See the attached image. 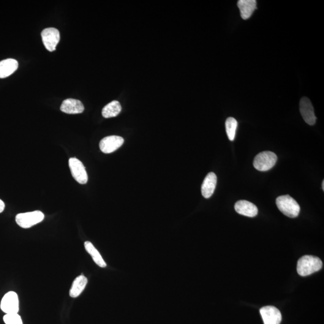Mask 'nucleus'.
<instances>
[{"mask_svg": "<svg viewBox=\"0 0 324 324\" xmlns=\"http://www.w3.org/2000/svg\"><path fill=\"white\" fill-rule=\"evenodd\" d=\"M322 266L323 263L319 258L305 255L298 260L296 270L301 276H307L320 270Z\"/></svg>", "mask_w": 324, "mask_h": 324, "instance_id": "f257e3e1", "label": "nucleus"}, {"mask_svg": "<svg viewBox=\"0 0 324 324\" xmlns=\"http://www.w3.org/2000/svg\"><path fill=\"white\" fill-rule=\"evenodd\" d=\"M276 205L283 214L291 218L297 217L300 211V206L298 203L288 195L280 196L277 198Z\"/></svg>", "mask_w": 324, "mask_h": 324, "instance_id": "f03ea898", "label": "nucleus"}, {"mask_svg": "<svg viewBox=\"0 0 324 324\" xmlns=\"http://www.w3.org/2000/svg\"><path fill=\"white\" fill-rule=\"evenodd\" d=\"M277 160L276 154L273 152L263 151L255 157L253 166L258 171H267L273 168Z\"/></svg>", "mask_w": 324, "mask_h": 324, "instance_id": "7ed1b4c3", "label": "nucleus"}, {"mask_svg": "<svg viewBox=\"0 0 324 324\" xmlns=\"http://www.w3.org/2000/svg\"><path fill=\"white\" fill-rule=\"evenodd\" d=\"M44 218V214L42 211L27 212L16 215V222L20 227L27 229L42 222Z\"/></svg>", "mask_w": 324, "mask_h": 324, "instance_id": "20e7f679", "label": "nucleus"}, {"mask_svg": "<svg viewBox=\"0 0 324 324\" xmlns=\"http://www.w3.org/2000/svg\"><path fill=\"white\" fill-rule=\"evenodd\" d=\"M69 165L73 177L75 180L81 184H86L88 181V175L83 163L76 158L72 157L69 160Z\"/></svg>", "mask_w": 324, "mask_h": 324, "instance_id": "39448f33", "label": "nucleus"}, {"mask_svg": "<svg viewBox=\"0 0 324 324\" xmlns=\"http://www.w3.org/2000/svg\"><path fill=\"white\" fill-rule=\"evenodd\" d=\"M41 36L45 47L49 51L53 52L56 50V46L60 40L59 32L55 28H48L43 29Z\"/></svg>", "mask_w": 324, "mask_h": 324, "instance_id": "423d86ee", "label": "nucleus"}, {"mask_svg": "<svg viewBox=\"0 0 324 324\" xmlns=\"http://www.w3.org/2000/svg\"><path fill=\"white\" fill-rule=\"evenodd\" d=\"M0 307L6 314H18L19 312V299L17 294L13 291L5 294L2 298Z\"/></svg>", "mask_w": 324, "mask_h": 324, "instance_id": "0eeeda50", "label": "nucleus"}, {"mask_svg": "<svg viewBox=\"0 0 324 324\" xmlns=\"http://www.w3.org/2000/svg\"><path fill=\"white\" fill-rule=\"evenodd\" d=\"M124 142V139L121 137L115 135L109 136L100 141V149L103 153H112L121 147Z\"/></svg>", "mask_w": 324, "mask_h": 324, "instance_id": "6e6552de", "label": "nucleus"}, {"mask_svg": "<svg viewBox=\"0 0 324 324\" xmlns=\"http://www.w3.org/2000/svg\"><path fill=\"white\" fill-rule=\"evenodd\" d=\"M299 111L306 123L310 126L315 124L317 117L315 115L314 107L308 98L306 97L302 98L299 102Z\"/></svg>", "mask_w": 324, "mask_h": 324, "instance_id": "1a4fd4ad", "label": "nucleus"}, {"mask_svg": "<svg viewBox=\"0 0 324 324\" xmlns=\"http://www.w3.org/2000/svg\"><path fill=\"white\" fill-rule=\"evenodd\" d=\"M264 324H280L282 321L281 313L274 306L263 307L260 309Z\"/></svg>", "mask_w": 324, "mask_h": 324, "instance_id": "9d476101", "label": "nucleus"}, {"mask_svg": "<svg viewBox=\"0 0 324 324\" xmlns=\"http://www.w3.org/2000/svg\"><path fill=\"white\" fill-rule=\"evenodd\" d=\"M234 207L238 214L247 217H255L258 213L257 206L255 204L246 200L237 201Z\"/></svg>", "mask_w": 324, "mask_h": 324, "instance_id": "9b49d317", "label": "nucleus"}, {"mask_svg": "<svg viewBox=\"0 0 324 324\" xmlns=\"http://www.w3.org/2000/svg\"><path fill=\"white\" fill-rule=\"evenodd\" d=\"M217 184V176L214 173H209L206 177L201 186L203 197L208 199L213 195Z\"/></svg>", "mask_w": 324, "mask_h": 324, "instance_id": "f8f14e48", "label": "nucleus"}, {"mask_svg": "<svg viewBox=\"0 0 324 324\" xmlns=\"http://www.w3.org/2000/svg\"><path fill=\"white\" fill-rule=\"evenodd\" d=\"M60 110L63 113L68 114H81L84 111V106L80 100L67 99L62 102Z\"/></svg>", "mask_w": 324, "mask_h": 324, "instance_id": "ddd939ff", "label": "nucleus"}, {"mask_svg": "<svg viewBox=\"0 0 324 324\" xmlns=\"http://www.w3.org/2000/svg\"><path fill=\"white\" fill-rule=\"evenodd\" d=\"M237 5L240 11L241 18L243 20H247L250 18L253 13L257 9V1L256 0H239Z\"/></svg>", "mask_w": 324, "mask_h": 324, "instance_id": "4468645a", "label": "nucleus"}, {"mask_svg": "<svg viewBox=\"0 0 324 324\" xmlns=\"http://www.w3.org/2000/svg\"><path fill=\"white\" fill-rule=\"evenodd\" d=\"M18 68V62L15 59H8L0 61V78L12 75Z\"/></svg>", "mask_w": 324, "mask_h": 324, "instance_id": "2eb2a0df", "label": "nucleus"}, {"mask_svg": "<svg viewBox=\"0 0 324 324\" xmlns=\"http://www.w3.org/2000/svg\"><path fill=\"white\" fill-rule=\"evenodd\" d=\"M87 283H88V280L83 275L76 277L73 282L71 289L69 291L70 296L72 298H76L80 296L85 290Z\"/></svg>", "mask_w": 324, "mask_h": 324, "instance_id": "dca6fc26", "label": "nucleus"}, {"mask_svg": "<svg viewBox=\"0 0 324 324\" xmlns=\"http://www.w3.org/2000/svg\"><path fill=\"white\" fill-rule=\"evenodd\" d=\"M121 106L117 100L109 103L103 108L102 116L105 118H112L118 115L121 111Z\"/></svg>", "mask_w": 324, "mask_h": 324, "instance_id": "f3484780", "label": "nucleus"}, {"mask_svg": "<svg viewBox=\"0 0 324 324\" xmlns=\"http://www.w3.org/2000/svg\"><path fill=\"white\" fill-rule=\"evenodd\" d=\"M84 246H85L86 251L91 255L92 260H93L94 263H96L98 266H99L100 267L102 268H105L107 266V264H106L105 261L103 260L101 255H100V253L98 252V250L95 248L93 244H92L91 242L86 241L85 243H84Z\"/></svg>", "mask_w": 324, "mask_h": 324, "instance_id": "a211bd4d", "label": "nucleus"}, {"mask_svg": "<svg viewBox=\"0 0 324 324\" xmlns=\"http://www.w3.org/2000/svg\"><path fill=\"white\" fill-rule=\"evenodd\" d=\"M238 126L237 121L233 117H229L225 122L226 131H227L229 140L233 141L236 137V128Z\"/></svg>", "mask_w": 324, "mask_h": 324, "instance_id": "6ab92c4d", "label": "nucleus"}, {"mask_svg": "<svg viewBox=\"0 0 324 324\" xmlns=\"http://www.w3.org/2000/svg\"><path fill=\"white\" fill-rule=\"evenodd\" d=\"M3 320L5 324H23L20 316L18 314H6Z\"/></svg>", "mask_w": 324, "mask_h": 324, "instance_id": "aec40b11", "label": "nucleus"}, {"mask_svg": "<svg viewBox=\"0 0 324 324\" xmlns=\"http://www.w3.org/2000/svg\"><path fill=\"white\" fill-rule=\"evenodd\" d=\"M4 203L1 200H0V213H2V212L4 211Z\"/></svg>", "mask_w": 324, "mask_h": 324, "instance_id": "412c9836", "label": "nucleus"}, {"mask_svg": "<svg viewBox=\"0 0 324 324\" xmlns=\"http://www.w3.org/2000/svg\"><path fill=\"white\" fill-rule=\"evenodd\" d=\"M322 186H323V191H324V180H323V184H322Z\"/></svg>", "mask_w": 324, "mask_h": 324, "instance_id": "4be33fe9", "label": "nucleus"}]
</instances>
